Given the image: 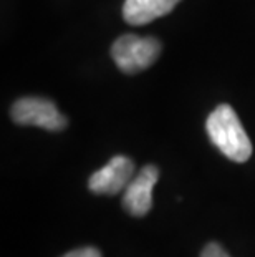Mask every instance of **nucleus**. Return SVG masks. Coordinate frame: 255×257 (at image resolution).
Here are the masks:
<instances>
[{"instance_id": "1", "label": "nucleus", "mask_w": 255, "mask_h": 257, "mask_svg": "<svg viewBox=\"0 0 255 257\" xmlns=\"http://www.w3.org/2000/svg\"><path fill=\"white\" fill-rule=\"evenodd\" d=\"M205 130L214 146L230 161L245 163L252 156V143L232 106H217L209 114Z\"/></svg>"}, {"instance_id": "2", "label": "nucleus", "mask_w": 255, "mask_h": 257, "mask_svg": "<svg viewBox=\"0 0 255 257\" xmlns=\"http://www.w3.org/2000/svg\"><path fill=\"white\" fill-rule=\"evenodd\" d=\"M161 48V42L154 37L126 34L113 43L111 57L123 73L134 75L149 68L159 57Z\"/></svg>"}, {"instance_id": "3", "label": "nucleus", "mask_w": 255, "mask_h": 257, "mask_svg": "<svg viewBox=\"0 0 255 257\" xmlns=\"http://www.w3.org/2000/svg\"><path fill=\"white\" fill-rule=\"evenodd\" d=\"M12 119L22 126H39L48 131H62L67 128L68 119L58 111L57 105L48 98L25 96L14 103Z\"/></svg>"}, {"instance_id": "4", "label": "nucleus", "mask_w": 255, "mask_h": 257, "mask_svg": "<svg viewBox=\"0 0 255 257\" xmlns=\"http://www.w3.org/2000/svg\"><path fill=\"white\" fill-rule=\"evenodd\" d=\"M134 178V163L128 156H113L98 171L88 179L91 193L101 196H115L126 189L129 181Z\"/></svg>"}, {"instance_id": "5", "label": "nucleus", "mask_w": 255, "mask_h": 257, "mask_svg": "<svg viewBox=\"0 0 255 257\" xmlns=\"http://www.w3.org/2000/svg\"><path fill=\"white\" fill-rule=\"evenodd\" d=\"M159 179V169L146 165L129 181L123 194V207L134 217H143L153 207V188Z\"/></svg>"}, {"instance_id": "6", "label": "nucleus", "mask_w": 255, "mask_h": 257, "mask_svg": "<svg viewBox=\"0 0 255 257\" xmlns=\"http://www.w3.org/2000/svg\"><path fill=\"white\" fill-rule=\"evenodd\" d=\"M181 0H124L123 19L129 25H146L167 15Z\"/></svg>"}, {"instance_id": "7", "label": "nucleus", "mask_w": 255, "mask_h": 257, "mask_svg": "<svg viewBox=\"0 0 255 257\" xmlns=\"http://www.w3.org/2000/svg\"><path fill=\"white\" fill-rule=\"evenodd\" d=\"M62 257H103V254L100 249L93 247V245H86V247L70 250V252L63 254Z\"/></svg>"}, {"instance_id": "8", "label": "nucleus", "mask_w": 255, "mask_h": 257, "mask_svg": "<svg viewBox=\"0 0 255 257\" xmlns=\"http://www.w3.org/2000/svg\"><path fill=\"white\" fill-rule=\"evenodd\" d=\"M200 257H230L225 252V249L217 242H209L200 252Z\"/></svg>"}]
</instances>
